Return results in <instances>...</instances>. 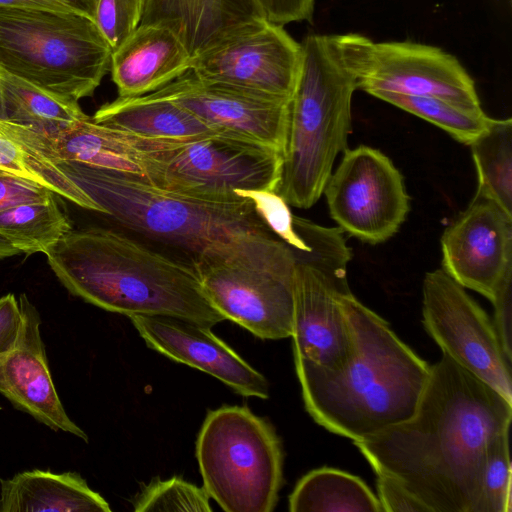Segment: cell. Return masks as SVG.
I'll use <instances>...</instances> for the list:
<instances>
[{"instance_id":"obj_1","label":"cell","mask_w":512,"mask_h":512,"mask_svg":"<svg viewBox=\"0 0 512 512\" xmlns=\"http://www.w3.org/2000/svg\"><path fill=\"white\" fill-rule=\"evenodd\" d=\"M511 419L512 402L442 353L412 417L353 443L430 512H477L488 446Z\"/></svg>"},{"instance_id":"obj_2","label":"cell","mask_w":512,"mask_h":512,"mask_svg":"<svg viewBox=\"0 0 512 512\" xmlns=\"http://www.w3.org/2000/svg\"><path fill=\"white\" fill-rule=\"evenodd\" d=\"M342 303L352 341L344 365L329 369L294 360L310 416L328 431L355 442L411 418L431 366L352 292Z\"/></svg>"},{"instance_id":"obj_3","label":"cell","mask_w":512,"mask_h":512,"mask_svg":"<svg viewBox=\"0 0 512 512\" xmlns=\"http://www.w3.org/2000/svg\"><path fill=\"white\" fill-rule=\"evenodd\" d=\"M62 285L109 312L167 315L212 327L225 318L206 297L191 263L108 228L71 230L46 254Z\"/></svg>"},{"instance_id":"obj_4","label":"cell","mask_w":512,"mask_h":512,"mask_svg":"<svg viewBox=\"0 0 512 512\" xmlns=\"http://www.w3.org/2000/svg\"><path fill=\"white\" fill-rule=\"evenodd\" d=\"M301 46L276 193L288 205L305 209L321 197L337 155L347 149L357 81L333 35H309Z\"/></svg>"},{"instance_id":"obj_5","label":"cell","mask_w":512,"mask_h":512,"mask_svg":"<svg viewBox=\"0 0 512 512\" xmlns=\"http://www.w3.org/2000/svg\"><path fill=\"white\" fill-rule=\"evenodd\" d=\"M56 162L103 214L133 232L185 251L190 258L242 234L272 232L248 197L208 200L118 172Z\"/></svg>"},{"instance_id":"obj_6","label":"cell","mask_w":512,"mask_h":512,"mask_svg":"<svg viewBox=\"0 0 512 512\" xmlns=\"http://www.w3.org/2000/svg\"><path fill=\"white\" fill-rule=\"evenodd\" d=\"M212 306L260 339L291 337L296 254L272 232L211 246L190 262Z\"/></svg>"},{"instance_id":"obj_7","label":"cell","mask_w":512,"mask_h":512,"mask_svg":"<svg viewBox=\"0 0 512 512\" xmlns=\"http://www.w3.org/2000/svg\"><path fill=\"white\" fill-rule=\"evenodd\" d=\"M112 50L97 25L76 12L0 7V68L61 97L92 96Z\"/></svg>"},{"instance_id":"obj_8","label":"cell","mask_w":512,"mask_h":512,"mask_svg":"<svg viewBox=\"0 0 512 512\" xmlns=\"http://www.w3.org/2000/svg\"><path fill=\"white\" fill-rule=\"evenodd\" d=\"M124 134L141 152L151 185L215 201L276 192L282 152L250 138L222 130L176 141Z\"/></svg>"},{"instance_id":"obj_9","label":"cell","mask_w":512,"mask_h":512,"mask_svg":"<svg viewBox=\"0 0 512 512\" xmlns=\"http://www.w3.org/2000/svg\"><path fill=\"white\" fill-rule=\"evenodd\" d=\"M203 487L226 512H271L283 482L273 426L247 406L210 410L196 441Z\"/></svg>"},{"instance_id":"obj_10","label":"cell","mask_w":512,"mask_h":512,"mask_svg":"<svg viewBox=\"0 0 512 512\" xmlns=\"http://www.w3.org/2000/svg\"><path fill=\"white\" fill-rule=\"evenodd\" d=\"M307 249L296 254L294 283V359L337 369L348 360L352 341L343 308L351 291L347 264L351 250L339 228H327L293 216Z\"/></svg>"},{"instance_id":"obj_11","label":"cell","mask_w":512,"mask_h":512,"mask_svg":"<svg viewBox=\"0 0 512 512\" xmlns=\"http://www.w3.org/2000/svg\"><path fill=\"white\" fill-rule=\"evenodd\" d=\"M333 38L356 78L357 89L372 96L391 92L433 97L481 109L473 79L457 58L438 47L414 42H374L355 33Z\"/></svg>"},{"instance_id":"obj_12","label":"cell","mask_w":512,"mask_h":512,"mask_svg":"<svg viewBox=\"0 0 512 512\" xmlns=\"http://www.w3.org/2000/svg\"><path fill=\"white\" fill-rule=\"evenodd\" d=\"M302 64V46L283 28L259 17L242 23L191 58L200 79L290 99Z\"/></svg>"},{"instance_id":"obj_13","label":"cell","mask_w":512,"mask_h":512,"mask_svg":"<svg viewBox=\"0 0 512 512\" xmlns=\"http://www.w3.org/2000/svg\"><path fill=\"white\" fill-rule=\"evenodd\" d=\"M331 217L341 231L370 244L391 238L409 212L404 179L378 149H346L325 185Z\"/></svg>"},{"instance_id":"obj_14","label":"cell","mask_w":512,"mask_h":512,"mask_svg":"<svg viewBox=\"0 0 512 512\" xmlns=\"http://www.w3.org/2000/svg\"><path fill=\"white\" fill-rule=\"evenodd\" d=\"M422 294L423 324L442 353L512 402L511 361L485 311L443 268L425 275Z\"/></svg>"},{"instance_id":"obj_15","label":"cell","mask_w":512,"mask_h":512,"mask_svg":"<svg viewBox=\"0 0 512 512\" xmlns=\"http://www.w3.org/2000/svg\"><path fill=\"white\" fill-rule=\"evenodd\" d=\"M148 94L180 105L214 130L250 138L283 154L290 99L205 81L191 70Z\"/></svg>"},{"instance_id":"obj_16","label":"cell","mask_w":512,"mask_h":512,"mask_svg":"<svg viewBox=\"0 0 512 512\" xmlns=\"http://www.w3.org/2000/svg\"><path fill=\"white\" fill-rule=\"evenodd\" d=\"M443 269L461 286L489 300L512 272V215L476 192L441 237Z\"/></svg>"},{"instance_id":"obj_17","label":"cell","mask_w":512,"mask_h":512,"mask_svg":"<svg viewBox=\"0 0 512 512\" xmlns=\"http://www.w3.org/2000/svg\"><path fill=\"white\" fill-rule=\"evenodd\" d=\"M146 345L167 358L201 370L242 396L269 397L267 379L218 338L211 327L167 315H131Z\"/></svg>"},{"instance_id":"obj_18","label":"cell","mask_w":512,"mask_h":512,"mask_svg":"<svg viewBox=\"0 0 512 512\" xmlns=\"http://www.w3.org/2000/svg\"><path fill=\"white\" fill-rule=\"evenodd\" d=\"M18 300L21 325L14 349L0 355V393L14 408L53 431L72 434L88 443V435L70 419L52 381L40 314L25 294Z\"/></svg>"},{"instance_id":"obj_19","label":"cell","mask_w":512,"mask_h":512,"mask_svg":"<svg viewBox=\"0 0 512 512\" xmlns=\"http://www.w3.org/2000/svg\"><path fill=\"white\" fill-rule=\"evenodd\" d=\"M191 55L167 27L140 24L112 51L110 70L118 97L154 92L190 70Z\"/></svg>"},{"instance_id":"obj_20","label":"cell","mask_w":512,"mask_h":512,"mask_svg":"<svg viewBox=\"0 0 512 512\" xmlns=\"http://www.w3.org/2000/svg\"><path fill=\"white\" fill-rule=\"evenodd\" d=\"M259 17L264 16L255 0H145L140 24L167 27L193 57L225 32Z\"/></svg>"},{"instance_id":"obj_21","label":"cell","mask_w":512,"mask_h":512,"mask_svg":"<svg viewBox=\"0 0 512 512\" xmlns=\"http://www.w3.org/2000/svg\"><path fill=\"white\" fill-rule=\"evenodd\" d=\"M110 512L77 472L33 469L0 479V512Z\"/></svg>"},{"instance_id":"obj_22","label":"cell","mask_w":512,"mask_h":512,"mask_svg":"<svg viewBox=\"0 0 512 512\" xmlns=\"http://www.w3.org/2000/svg\"><path fill=\"white\" fill-rule=\"evenodd\" d=\"M0 171L35 182L77 206L103 214V209L59 168L50 139L1 117Z\"/></svg>"},{"instance_id":"obj_23","label":"cell","mask_w":512,"mask_h":512,"mask_svg":"<svg viewBox=\"0 0 512 512\" xmlns=\"http://www.w3.org/2000/svg\"><path fill=\"white\" fill-rule=\"evenodd\" d=\"M93 122L136 137L186 140L214 130L180 105L152 94L118 97L102 105Z\"/></svg>"},{"instance_id":"obj_24","label":"cell","mask_w":512,"mask_h":512,"mask_svg":"<svg viewBox=\"0 0 512 512\" xmlns=\"http://www.w3.org/2000/svg\"><path fill=\"white\" fill-rule=\"evenodd\" d=\"M50 140L56 160L118 172L148 182L147 167L139 149L123 132L95 123L91 118Z\"/></svg>"},{"instance_id":"obj_25","label":"cell","mask_w":512,"mask_h":512,"mask_svg":"<svg viewBox=\"0 0 512 512\" xmlns=\"http://www.w3.org/2000/svg\"><path fill=\"white\" fill-rule=\"evenodd\" d=\"M0 101L2 118L31 127L48 139L90 118L77 101L46 91L2 68Z\"/></svg>"},{"instance_id":"obj_26","label":"cell","mask_w":512,"mask_h":512,"mask_svg":"<svg viewBox=\"0 0 512 512\" xmlns=\"http://www.w3.org/2000/svg\"><path fill=\"white\" fill-rule=\"evenodd\" d=\"M291 512H383L379 498L357 476L328 467L310 471L289 497Z\"/></svg>"},{"instance_id":"obj_27","label":"cell","mask_w":512,"mask_h":512,"mask_svg":"<svg viewBox=\"0 0 512 512\" xmlns=\"http://www.w3.org/2000/svg\"><path fill=\"white\" fill-rule=\"evenodd\" d=\"M55 195L47 201L23 203L0 212V235L20 254H46L73 229Z\"/></svg>"},{"instance_id":"obj_28","label":"cell","mask_w":512,"mask_h":512,"mask_svg":"<svg viewBox=\"0 0 512 512\" xmlns=\"http://www.w3.org/2000/svg\"><path fill=\"white\" fill-rule=\"evenodd\" d=\"M470 146L478 176L477 192L512 215V120L492 119Z\"/></svg>"},{"instance_id":"obj_29","label":"cell","mask_w":512,"mask_h":512,"mask_svg":"<svg viewBox=\"0 0 512 512\" xmlns=\"http://www.w3.org/2000/svg\"><path fill=\"white\" fill-rule=\"evenodd\" d=\"M373 96L438 126L457 141L467 145H470L492 120L482 108L471 109L439 98L391 92H379Z\"/></svg>"},{"instance_id":"obj_30","label":"cell","mask_w":512,"mask_h":512,"mask_svg":"<svg viewBox=\"0 0 512 512\" xmlns=\"http://www.w3.org/2000/svg\"><path fill=\"white\" fill-rule=\"evenodd\" d=\"M204 487L180 477L166 480L154 478L133 500L136 512L187 511L210 512L212 507Z\"/></svg>"},{"instance_id":"obj_31","label":"cell","mask_w":512,"mask_h":512,"mask_svg":"<svg viewBox=\"0 0 512 512\" xmlns=\"http://www.w3.org/2000/svg\"><path fill=\"white\" fill-rule=\"evenodd\" d=\"M509 430L489 444L481 473L477 512H511Z\"/></svg>"},{"instance_id":"obj_32","label":"cell","mask_w":512,"mask_h":512,"mask_svg":"<svg viewBox=\"0 0 512 512\" xmlns=\"http://www.w3.org/2000/svg\"><path fill=\"white\" fill-rule=\"evenodd\" d=\"M145 0H98L94 22L111 50L141 23Z\"/></svg>"},{"instance_id":"obj_33","label":"cell","mask_w":512,"mask_h":512,"mask_svg":"<svg viewBox=\"0 0 512 512\" xmlns=\"http://www.w3.org/2000/svg\"><path fill=\"white\" fill-rule=\"evenodd\" d=\"M250 198L269 229L294 250L307 249L306 243L296 233L293 216L285 200L275 191L240 192Z\"/></svg>"},{"instance_id":"obj_34","label":"cell","mask_w":512,"mask_h":512,"mask_svg":"<svg viewBox=\"0 0 512 512\" xmlns=\"http://www.w3.org/2000/svg\"><path fill=\"white\" fill-rule=\"evenodd\" d=\"M490 301L494 307L493 325L508 360H512V272L496 286Z\"/></svg>"},{"instance_id":"obj_35","label":"cell","mask_w":512,"mask_h":512,"mask_svg":"<svg viewBox=\"0 0 512 512\" xmlns=\"http://www.w3.org/2000/svg\"><path fill=\"white\" fill-rule=\"evenodd\" d=\"M54 195L35 182L0 171V212L23 203L47 201Z\"/></svg>"},{"instance_id":"obj_36","label":"cell","mask_w":512,"mask_h":512,"mask_svg":"<svg viewBox=\"0 0 512 512\" xmlns=\"http://www.w3.org/2000/svg\"><path fill=\"white\" fill-rule=\"evenodd\" d=\"M377 490L383 512H430L402 484L385 474L377 473Z\"/></svg>"},{"instance_id":"obj_37","label":"cell","mask_w":512,"mask_h":512,"mask_svg":"<svg viewBox=\"0 0 512 512\" xmlns=\"http://www.w3.org/2000/svg\"><path fill=\"white\" fill-rule=\"evenodd\" d=\"M255 2L265 18L278 25L311 21L313 18L314 0H255Z\"/></svg>"},{"instance_id":"obj_38","label":"cell","mask_w":512,"mask_h":512,"mask_svg":"<svg viewBox=\"0 0 512 512\" xmlns=\"http://www.w3.org/2000/svg\"><path fill=\"white\" fill-rule=\"evenodd\" d=\"M19 300L12 293L0 298V355L11 352L18 338L21 325Z\"/></svg>"},{"instance_id":"obj_39","label":"cell","mask_w":512,"mask_h":512,"mask_svg":"<svg viewBox=\"0 0 512 512\" xmlns=\"http://www.w3.org/2000/svg\"><path fill=\"white\" fill-rule=\"evenodd\" d=\"M0 7L47 9L74 12L58 0H0Z\"/></svg>"},{"instance_id":"obj_40","label":"cell","mask_w":512,"mask_h":512,"mask_svg":"<svg viewBox=\"0 0 512 512\" xmlns=\"http://www.w3.org/2000/svg\"><path fill=\"white\" fill-rule=\"evenodd\" d=\"M74 12L94 21L98 0H58Z\"/></svg>"},{"instance_id":"obj_41","label":"cell","mask_w":512,"mask_h":512,"mask_svg":"<svg viewBox=\"0 0 512 512\" xmlns=\"http://www.w3.org/2000/svg\"><path fill=\"white\" fill-rule=\"evenodd\" d=\"M20 254L4 237L0 235V259Z\"/></svg>"},{"instance_id":"obj_42","label":"cell","mask_w":512,"mask_h":512,"mask_svg":"<svg viewBox=\"0 0 512 512\" xmlns=\"http://www.w3.org/2000/svg\"><path fill=\"white\" fill-rule=\"evenodd\" d=\"M0 117L2 118V108H1V101H0Z\"/></svg>"}]
</instances>
